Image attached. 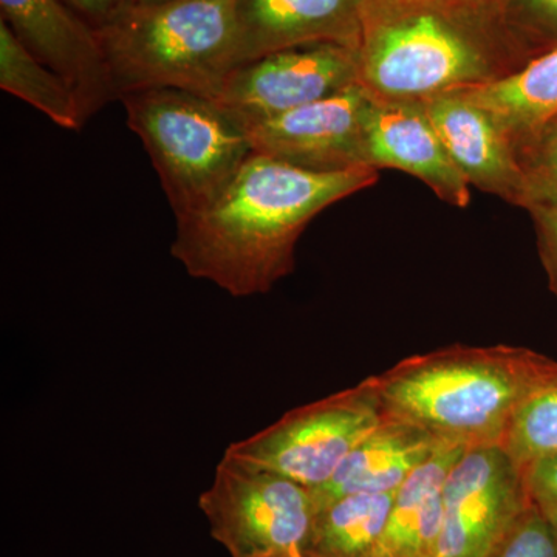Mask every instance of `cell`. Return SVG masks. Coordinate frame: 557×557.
<instances>
[{
	"mask_svg": "<svg viewBox=\"0 0 557 557\" xmlns=\"http://www.w3.org/2000/svg\"><path fill=\"white\" fill-rule=\"evenodd\" d=\"M458 91L485 109L518 148L557 116V49L505 78Z\"/></svg>",
	"mask_w": 557,
	"mask_h": 557,
	"instance_id": "17",
	"label": "cell"
},
{
	"mask_svg": "<svg viewBox=\"0 0 557 557\" xmlns=\"http://www.w3.org/2000/svg\"><path fill=\"white\" fill-rule=\"evenodd\" d=\"M516 150L525 175V209L557 208V116L520 143Z\"/></svg>",
	"mask_w": 557,
	"mask_h": 557,
	"instance_id": "22",
	"label": "cell"
},
{
	"mask_svg": "<svg viewBox=\"0 0 557 557\" xmlns=\"http://www.w3.org/2000/svg\"><path fill=\"white\" fill-rule=\"evenodd\" d=\"M369 95L348 89L245 127L252 152L300 170L341 172L368 168L362 157V112Z\"/></svg>",
	"mask_w": 557,
	"mask_h": 557,
	"instance_id": "11",
	"label": "cell"
},
{
	"mask_svg": "<svg viewBox=\"0 0 557 557\" xmlns=\"http://www.w3.org/2000/svg\"><path fill=\"white\" fill-rule=\"evenodd\" d=\"M520 60L557 49V0H490Z\"/></svg>",
	"mask_w": 557,
	"mask_h": 557,
	"instance_id": "21",
	"label": "cell"
},
{
	"mask_svg": "<svg viewBox=\"0 0 557 557\" xmlns=\"http://www.w3.org/2000/svg\"><path fill=\"white\" fill-rule=\"evenodd\" d=\"M386 418L373 376L310 405L292 409L226 456L317 490Z\"/></svg>",
	"mask_w": 557,
	"mask_h": 557,
	"instance_id": "6",
	"label": "cell"
},
{
	"mask_svg": "<svg viewBox=\"0 0 557 557\" xmlns=\"http://www.w3.org/2000/svg\"><path fill=\"white\" fill-rule=\"evenodd\" d=\"M490 0H366L358 86L375 100L423 102L522 69Z\"/></svg>",
	"mask_w": 557,
	"mask_h": 557,
	"instance_id": "2",
	"label": "cell"
},
{
	"mask_svg": "<svg viewBox=\"0 0 557 557\" xmlns=\"http://www.w3.org/2000/svg\"><path fill=\"white\" fill-rule=\"evenodd\" d=\"M95 28L119 100L170 87L214 101L236 67L237 0L121 5Z\"/></svg>",
	"mask_w": 557,
	"mask_h": 557,
	"instance_id": "4",
	"label": "cell"
},
{
	"mask_svg": "<svg viewBox=\"0 0 557 557\" xmlns=\"http://www.w3.org/2000/svg\"><path fill=\"white\" fill-rule=\"evenodd\" d=\"M443 448L437 440L405 421L384 418L351 450L324 485L311 490L317 509L351 494H391Z\"/></svg>",
	"mask_w": 557,
	"mask_h": 557,
	"instance_id": "15",
	"label": "cell"
},
{
	"mask_svg": "<svg viewBox=\"0 0 557 557\" xmlns=\"http://www.w3.org/2000/svg\"><path fill=\"white\" fill-rule=\"evenodd\" d=\"M166 2V0H123V5H153V3Z\"/></svg>",
	"mask_w": 557,
	"mask_h": 557,
	"instance_id": "28",
	"label": "cell"
},
{
	"mask_svg": "<svg viewBox=\"0 0 557 557\" xmlns=\"http://www.w3.org/2000/svg\"><path fill=\"white\" fill-rule=\"evenodd\" d=\"M364 2L237 0L236 67L276 51L313 44L358 49Z\"/></svg>",
	"mask_w": 557,
	"mask_h": 557,
	"instance_id": "14",
	"label": "cell"
},
{
	"mask_svg": "<svg viewBox=\"0 0 557 557\" xmlns=\"http://www.w3.org/2000/svg\"><path fill=\"white\" fill-rule=\"evenodd\" d=\"M120 100L177 220L208 207L252 153L247 131L200 95L164 87Z\"/></svg>",
	"mask_w": 557,
	"mask_h": 557,
	"instance_id": "5",
	"label": "cell"
},
{
	"mask_svg": "<svg viewBox=\"0 0 557 557\" xmlns=\"http://www.w3.org/2000/svg\"><path fill=\"white\" fill-rule=\"evenodd\" d=\"M493 557H557V542L547 516L531 504Z\"/></svg>",
	"mask_w": 557,
	"mask_h": 557,
	"instance_id": "23",
	"label": "cell"
},
{
	"mask_svg": "<svg viewBox=\"0 0 557 557\" xmlns=\"http://www.w3.org/2000/svg\"><path fill=\"white\" fill-rule=\"evenodd\" d=\"M281 557H292V556H281Z\"/></svg>",
	"mask_w": 557,
	"mask_h": 557,
	"instance_id": "29",
	"label": "cell"
},
{
	"mask_svg": "<svg viewBox=\"0 0 557 557\" xmlns=\"http://www.w3.org/2000/svg\"><path fill=\"white\" fill-rule=\"evenodd\" d=\"M65 3L0 0V10L14 36L72 87L87 121L119 97L97 28Z\"/></svg>",
	"mask_w": 557,
	"mask_h": 557,
	"instance_id": "10",
	"label": "cell"
},
{
	"mask_svg": "<svg viewBox=\"0 0 557 557\" xmlns=\"http://www.w3.org/2000/svg\"><path fill=\"white\" fill-rule=\"evenodd\" d=\"M379 178L372 168L313 172L252 152L208 207L177 220L171 255L234 298L265 295L295 270L311 220Z\"/></svg>",
	"mask_w": 557,
	"mask_h": 557,
	"instance_id": "1",
	"label": "cell"
},
{
	"mask_svg": "<svg viewBox=\"0 0 557 557\" xmlns=\"http://www.w3.org/2000/svg\"><path fill=\"white\" fill-rule=\"evenodd\" d=\"M531 504L525 478L504 449L467 450L443 490L437 557H493Z\"/></svg>",
	"mask_w": 557,
	"mask_h": 557,
	"instance_id": "9",
	"label": "cell"
},
{
	"mask_svg": "<svg viewBox=\"0 0 557 557\" xmlns=\"http://www.w3.org/2000/svg\"><path fill=\"white\" fill-rule=\"evenodd\" d=\"M541 511L544 512L545 516H547L549 523H552L553 533H555L557 542V504L553 505V507L541 509Z\"/></svg>",
	"mask_w": 557,
	"mask_h": 557,
	"instance_id": "27",
	"label": "cell"
},
{
	"mask_svg": "<svg viewBox=\"0 0 557 557\" xmlns=\"http://www.w3.org/2000/svg\"><path fill=\"white\" fill-rule=\"evenodd\" d=\"M423 108L469 185L525 209L518 150L485 109L458 90L429 98Z\"/></svg>",
	"mask_w": 557,
	"mask_h": 557,
	"instance_id": "13",
	"label": "cell"
},
{
	"mask_svg": "<svg viewBox=\"0 0 557 557\" xmlns=\"http://www.w3.org/2000/svg\"><path fill=\"white\" fill-rule=\"evenodd\" d=\"M500 448L523 475L557 456V368L520 403Z\"/></svg>",
	"mask_w": 557,
	"mask_h": 557,
	"instance_id": "20",
	"label": "cell"
},
{
	"mask_svg": "<svg viewBox=\"0 0 557 557\" xmlns=\"http://www.w3.org/2000/svg\"><path fill=\"white\" fill-rule=\"evenodd\" d=\"M199 507L231 557H302L317 512L310 487L226 454Z\"/></svg>",
	"mask_w": 557,
	"mask_h": 557,
	"instance_id": "7",
	"label": "cell"
},
{
	"mask_svg": "<svg viewBox=\"0 0 557 557\" xmlns=\"http://www.w3.org/2000/svg\"><path fill=\"white\" fill-rule=\"evenodd\" d=\"M465 453L440 449L399 486L372 557H437L443 490L450 469Z\"/></svg>",
	"mask_w": 557,
	"mask_h": 557,
	"instance_id": "16",
	"label": "cell"
},
{
	"mask_svg": "<svg viewBox=\"0 0 557 557\" xmlns=\"http://www.w3.org/2000/svg\"><path fill=\"white\" fill-rule=\"evenodd\" d=\"M528 493L537 508L557 504V456L545 458L525 472Z\"/></svg>",
	"mask_w": 557,
	"mask_h": 557,
	"instance_id": "25",
	"label": "cell"
},
{
	"mask_svg": "<svg viewBox=\"0 0 557 557\" xmlns=\"http://www.w3.org/2000/svg\"><path fill=\"white\" fill-rule=\"evenodd\" d=\"M357 84L358 49L313 44L231 70L214 101L245 129Z\"/></svg>",
	"mask_w": 557,
	"mask_h": 557,
	"instance_id": "8",
	"label": "cell"
},
{
	"mask_svg": "<svg viewBox=\"0 0 557 557\" xmlns=\"http://www.w3.org/2000/svg\"><path fill=\"white\" fill-rule=\"evenodd\" d=\"M527 211L533 219L539 258L547 273L549 289L557 299V208L531 207Z\"/></svg>",
	"mask_w": 557,
	"mask_h": 557,
	"instance_id": "24",
	"label": "cell"
},
{
	"mask_svg": "<svg viewBox=\"0 0 557 557\" xmlns=\"http://www.w3.org/2000/svg\"><path fill=\"white\" fill-rule=\"evenodd\" d=\"M395 493L351 494L322 505L302 557H372L386 528Z\"/></svg>",
	"mask_w": 557,
	"mask_h": 557,
	"instance_id": "18",
	"label": "cell"
},
{
	"mask_svg": "<svg viewBox=\"0 0 557 557\" xmlns=\"http://www.w3.org/2000/svg\"><path fill=\"white\" fill-rule=\"evenodd\" d=\"M65 2L94 27L109 20L123 5V0H65Z\"/></svg>",
	"mask_w": 557,
	"mask_h": 557,
	"instance_id": "26",
	"label": "cell"
},
{
	"mask_svg": "<svg viewBox=\"0 0 557 557\" xmlns=\"http://www.w3.org/2000/svg\"><path fill=\"white\" fill-rule=\"evenodd\" d=\"M362 157L372 170L406 172L456 208L471 203L463 177L432 126L423 102L375 100L362 112Z\"/></svg>",
	"mask_w": 557,
	"mask_h": 557,
	"instance_id": "12",
	"label": "cell"
},
{
	"mask_svg": "<svg viewBox=\"0 0 557 557\" xmlns=\"http://www.w3.org/2000/svg\"><path fill=\"white\" fill-rule=\"evenodd\" d=\"M0 89L28 102L57 126L79 131L86 123L72 87L47 67L0 21Z\"/></svg>",
	"mask_w": 557,
	"mask_h": 557,
	"instance_id": "19",
	"label": "cell"
},
{
	"mask_svg": "<svg viewBox=\"0 0 557 557\" xmlns=\"http://www.w3.org/2000/svg\"><path fill=\"white\" fill-rule=\"evenodd\" d=\"M557 368L527 347L449 346L401 359L373 375L388 418L405 421L443 448H500L523 398Z\"/></svg>",
	"mask_w": 557,
	"mask_h": 557,
	"instance_id": "3",
	"label": "cell"
}]
</instances>
